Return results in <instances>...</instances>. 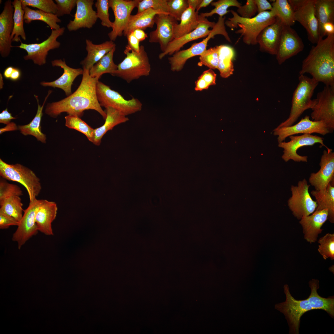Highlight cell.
Masks as SVG:
<instances>
[{"instance_id":"cell-1","label":"cell","mask_w":334,"mask_h":334,"mask_svg":"<svg viewBox=\"0 0 334 334\" xmlns=\"http://www.w3.org/2000/svg\"><path fill=\"white\" fill-rule=\"evenodd\" d=\"M83 69L81 82L77 90L61 101L48 104L45 110L46 114L55 118L65 112L68 115L80 117L85 110L93 109L105 119L106 113L100 106L96 95V86L99 79L90 76L89 70Z\"/></svg>"},{"instance_id":"cell-2","label":"cell","mask_w":334,"mask_h":334,"mask_svg":"<svg viewBox=\"0 0 334 334\" xmlns=\"http://www.w3.org/2000/svg\"><path fill=\"white\" fill-rule=\"evenodd\" d=\"M311 293L306 299L297 300L291 295L288 285L284 286L285 301L277 304L276 309L285 316L289 328V333L298 334L300 319L306 312L313 310L320 309L326 311L332 318L334 317V296L324 298L317 292L319 281L312 279L309 282Z\"/></svg>"},{"instance_id":"cell-3","label":"cell","mask_w":334,"mask_h":334,"mask_svg":"<svg viewBox=\"0 0 334 334\" xmlns=\"http://www.w3.org/2000/svg\"><path fill=\"white\" fill-rule=\"evenodd\" d=\"M310 74L325 86L334 87V34L320 38L302 61L299 75Z\"/></svg>"},{"instance_id":"cell-4","label":"cell","mask_w":334,"mask_h":334,"mask_svg":"<svg viewBox=\"0 0 334 334\" xmlns=\"http://www.w3.org/2000/svg\"><path fill=\"white\" fill-rule=\"evenodd\" d=\"M230 11L233 16L225 21V25L231 28L239 27L240 29L236 30L235 33L240 34L244 43L249 45L257 44V38L259 34L264 28L274 22L276 18L272 10L258 14L249 19L240 17L233 10Z\"/></svg>"},{"instance_id":"cell-5","label":"cell","mask_w":334,"mask_h":334,"mask_svg":"<svg viewBox=\"0 0 334 334\" xmlns=\"http://www.w3.org/2000/svg\"><path fill=\"white\" fill-rule=\"evenodd\" d=\"M126 56L118 65V68L111 75L120 77L130 83L142 76L149 75L151 66L143 45L140 46L137 52L127 45L124 51Z\"/></svg>"},{"instance_id":"cell-6","label":"cell","mask_w":334,"mask_h":334,"mask_svg":"<svg viewBox=\"0 0 334 334\" xmlns=\"http://www.w3.org/2000/svg\"><path fill=\"white\" fill-rule=\"evenodd\" d=\"M299 82L293 95L291 107L288 118L277 128L292 126L306 110L312 109L315 102L312 97L319 82L313 78L299 75Z\"/></svg>"},{"instance_id":"cell-7","label":"cell","mask_w":334,"mask_h":334,"mask_svg":"<svg viewBox=\"0 0 334 334\" xmlns=\"http://www.w3.org/2000/svg\"><path fill=\"white\" fill-rule=\"evenodd\" d=\"M0 175L4 179L17 182L24 186L30 202L36 199L41 191L39 178L32 170L20 164H8L0 158Z\"/></svg>"},{"instance_id":"cell-8","label":"cell","mask_w":334,"mask_h":334,"mask_svg":"<svg viewBox=\"0 0 334 334\" xmlns=\"http://www.w3.org/2000/svg\"><path fill=\"white\" fill-rule=\"evenodd\" d=\"M225 17H219L217 22L209 34L201 41L192 44L189 48L179 50L175 53L173 56L168 58L170 69L173 71H178L183 67L187 60L192 57L201 55L206 49L207 44L211 38L218 34L222 35L229 42L231 40L227 32L225 26Z\"/></svg>"},{"instance_id":"cell-9","label":"cell","mask_w":334,"mask_h":334,"mask_svg":"<svg viewBox=\"0 0 334 334\" xmlns=\"http://www.w3.org/2000/svg\"><path fill=\"white\" fill-rule=\"evenodd\" d=\"M96 91L97 100L101 107L112 108L126 116L142 109V104L138 99L133 97L126 100L118 92L99 80L96 83Z\"/></svg>"},{"instance_id":"cell-10","label":"cell","mask_w":334,"mask_h":334,"mask_svg":"<svg viewBox=\"0 0 334 334\" xmlns=\"http://www.w3.org/2000/svg\"><path fill=\"white\" fill-rule=\"evenodd\" d=\"M294 13L295 21L299 22L306 29L308 38L316 44L319 38V24L314 9V0H288Z\"/></svg>"},{"instance_id":"cell-11","label":"cell","mask_w":334,"mask_h":334,"mask_svg":"<svg viewBox=\"0 0 334 334\" xmlns=\"http://www.w3.org/2000/svg\"><path fill=\"white\" fill-rule=\"evenodd\" d=\"M310 186L304 178L299 181L297 186H291L292 196L288 200V206L298 220L312 214L317 207L316 202L312 199L309 194Z\"/></svg>"},{"instance_id":"cell-12","label":"cell","mask_w":334,"mask_h":334,"mask_svg":"<svg viewBox=\"0 0 334 334\" xmlns=\"http://www.w3.org/2000/svg\"><path fill=\"white\" fill-rule=\"evenodd\" d=\"M311 109L312 120L322 121L326 126L329 133L334 130V87L325 86L318 93Z\"/></svg>"},{"instance_id":"cell-13","label":"cell","mask_w":334,"mask_h":334,"mask_svg":"<svg viewBox=\"0 0 334 334\" xmlns=\"http://www.w3.org/2000/svg\"><path fill=\"white\" fill-rule=\"evenodd\" d=\"M65 30L64 27L57 30H52L48 38L41 43L26 44L21 42L19 46L16 47L27 52V55L24 57L25 60H31L34 64L42 65L46 63L48 52L60 46L61 43L57 41V39L63 34Z\"/></svg>"},{"instance_id":"cell-14","label":"cell","mask_w":334,"mask_h":334,"mask_svg":"<svg viewBox=\"0 0 334 334\" xmlns=\"http://www.w3.org/2000/svg\"><path fill=\"white\" fill-rule=\"evenodd\" d=\"M289 137L290 139L289 141H283L278 144V146L284 149L282 158L285 162L290 160L295 162H307V156H302L297 152L298 150L302 147L312 146L315 143H319L322 146L326 147L327 150H332L324 144L323 138L316 135L304 134L299 136L293 135Z\"/></svg>"},{"instance_id":"cell-15","label":"cell","mask_w":334,"mask_h":334,"mask_svg":"<svg viewBox=\"0 0 334 334\" xmlns=\"http://www.w3.org/2000/svg\"><path fill=\"white\" fill-rule=\"evenodd\" d=\"M43 201V199H36L30 202L28 207L24 211L22 218L12 237V240L17 242L19 249L39 231L35 218L36 212Z\"/></svg>"},{"instance_id":"cell-16","label":"cell","mask_w":334,"mask_h":334,"mask_svg":"<svg viewBox=\"0 0 334 334\" xmlns=\"http://www.w3.org/2000/svg\"><path fill=\"white\" fill-rule=\"evenodd\" d=\"M139 0H109V7L112 10L115 19L112 31L108 35L113 41L118 36L123 35V32L127 25L131 13L137 7Z\"/></svg>"},{"instance_id":"cell-17","label":"cell","mask_w":334,"mask_h":334,"mask_svg":"<svg viewBox=\"0 0 334 334\" xmlns=\"http://www.w3.org/2000/svg\"><path fill=\"white\" fill-rule=\"evenodd\" d=\"M313 133L324 135L329 132L323 122L311 120L310 116L306 115L294 125L276 128L274 130V134L278 136V141L279 143L291 135L298 134H311Z\"/></svg>"},{"instance_id":"cell-18","label":"cell","mask_w":334,"mask_h":334,"mask_svg":"<svg viewBox=\"0 0 334 334\" xmlns=\"http://www.w3.org/2000/svg\"><path fill=\"white\" fill-rule=\"evenodd\" d=\"M304 47L303 42L296 32L291 26L284 25L276 55L278 63L281 65L302 51Z\"/></svg>"},{"instance_id":"cell-19","label":"cell","mask_w":334,"mask_h":334,"mask_svg":"<svg viewBox=\"0 0 334 334\" xmlns=\"http://www.w3.org/2000/svg\"><path fill=\"white\" fill-rule=\"evenodd\" d=\"M154 22L156 28L150 32L149 41L159 43L161 49L163 52L169 43L174 39L173 27L178 23L172 16L164 13L156 15Z\"/></svg>"},{"instance_id":"cell-20","label":"cell","mask_w":334,"mask_h":334,"mask_svg":"<svg viewBox=\"0 0 334 334\" xmlns=\"http://www.w3.org/2000/svg\"><path fill=\"white\" fill-rule=\"evenodd\" d=\"M199 23L197 27L193 31L180 38L174 39L168 45L165 50L160 53L159 56L162 59L167 55H171L180 50V49L187 43L200 38L206 37L210 33L216 23L211 22L199 15Z\"/></svg>"},{"instance_id":"cell-21","label":"cell","mask_w":334,"mask_h":334,"mask_svg":"<svg viewBox=\"0 0 334 334\" xmlns=\"http://www.w3.org/2000/svg\"><path fill=\"white\" fill-rule=\"evenodd\" d=\"M319 165V170L311 173L309 178L310 183L317 191L326 189L334 180V153L332 149L323 151Z\"/></svg>"},{"instance_id":"cell-22","label":"cell","mask_w":334,"mask_h":334,"mask_svg":"<svg viewBox=\"0 0 334 334\" xmlns=\"http://www.w3.org/2000/svg\"><path fill=\"white\" fill-rule=\"evenodd\" d=\"M12 3L10 0L6 1L0 14V53L3 57L9 55L12 47L11 36L14 27V12Z\"/></svg>"},{"instance_id":"cell-23","label":"cell","mask_w":334,"mask_h":334,"mask_svg":"<svg viewBox=\"0 0 334 334\" xmlns=\"http://www.w3.org/2000/svg\"><path fill=\"white\" fill-rule=\"evenodd\" d=\"M93 0H77L76 10L73 20H70L67 25L70 32L80 28H91L98 19L96 12L93 9Z\"/></svg>"},{"instance_id":"cell-24","label":"cell","mask_w":334,"mask_h":334,"mask_svg":"<svg viewBox=\"0 0 334 334\" xmlns=\"http://www.w3.org/2000/svg\"><path fill=\"white\" fill-rule=\"evenodd\" d=\"M284 24L277 16L275 21L264 28L257 38L260 50L272 55L276 54Z\"/></svg>"},{"instance_id":"cell-25","label":"cell","mask_w":334,"mask_h":334,"mask_svg":"<svg viewBox=\"0 0 334 334\" xmlns=\"http://www.w3.org/2000/svg\"><path fill=\"white\" fill-rule=\"evenodd\" d=\"M53 66L60 67L63 70L62 75L57 79L50 82H42L41 84L43 86L57 88L63 90L67 96L72 94L71 86L75 79L83 74V69L81 68H74L67 66L64 59H56L51 62Z\"/></svg>"},{"instance_id":"cell-26","label":"cell","mask_w":334,"mask_h":334,"mask_svg":"<svg viewBox=\"0 0 334 334\" xmlns=\"http://www.w3.org/2000/svg\"><path fill=\"white\" fill-rule=\"evenodd\" d=\"M312 214L302 217L299 221L303 229L304 238L310 243L317 241L318 234L323 230L322 226L328 219L327 209L315 210Z\"/></svg>"},{"instance_id":"cell-27","label":"cell","mask_w":334,"mask_h":334,"mask_svg":"<svg viewBox=\"0 0 334 334\" xmlns=\"http://www.w3.org/2000/svg\"><path fill=\"white\" fill-rule=\"evenodd\" d=\"M57 210L55 203L43 199L35 218L39 231L47 235H53L51 224L56 217Z\"/></svg>"},{"instance_id":"cell-28","label":"cell","mask_w":334,"mask_h":334,"mask_svg":"<svg viewBox=\"0 0 334 334\" xmlns=\"http://www.w3.org/2000/svg\"><path fill=\"white\" fill-rule=\"evenodd\" d=\"M85 42L87 54L80 64L82 65L83 69L88 70L116 46L113 41L111 40L95 44L91 41L86 39Z\"/></svg>"},{"instance_id":"cell-29","label":"cell","mask_w":334,"mask_h":334,"mask_svg":"<svg viewBox=\"0 0 334 334\" xmlns=\"http://www.w3.org/2000/svg\"><path fill=\"white\" fill-rule=\"evenodd\" d=\"M161 13L165 14L160 11L149 9L135 15H131L123 35L126 37L136 29L144 30L147 28H152L155 24V16Z\"/></svg>"},{"instance_id":"cell-30","label":"cell","mask_w":334,"mask_h":334,"mask_svg":"<svg viewBox=\"0 0 334 334\" xmlns=\"http://www.w3.org/2000/svg\"><path fill=\"white\" fill-rule=\"evenodd\" d=\"M106 109L107 116L104 123L101 126L94 129L93 143L96 146L100 144L102 138L107 131L129 120L127 117L114 109L108 107Z\"/></svg>"},{"instance_id":"cell-31","label":"cell","mask_w":334,"mask_h":334,"mask_svg":"<svg viewBox=\"0 0 334 334\" xmlns=\"http://www.w3.org/2000/svg\"><path fill=\"white\" fill-rule=\"evenodd\" d=\"M334 182L328 184L324 190H312L311 194L316 199L317 206L315 210L327 209L328 219L331 223H334Z\"/></svg>"},{"instance_id":"cell-32","label":"cell","mask_w":334,"mask_h":334,"mask_svg":"<svg viewBox=\"0 0 334 334\" xmlns=\"http://www.w3.org/2000/svg\"><path fill=\"white\" fill-rule=\"evenodd\" d=\"M179 24L175 25L173 27L174 39L180 38L194 30L199 23L198 12L189 6L182 14Z\"/></svg>"},{"instance_id":"cell-33","label":"cell","mask_w":334,"mask_h":334,"mask_svg":"<svg viewBox=\"0 0 334 334\" xmlns=\"http://www.w3.org/2000/svg\"><path fill=\"white\" fill-rule=\"evenodd\" d=\"M314 6L319 24V39L323 38L324 24L327 22L334 24V0H314Z\"/></svg>"},{"instance_id":"cell-34","label":"cell","mask_w":334,"mask_h":334,"mask_svg":"<svg viewBox=\"0 0 334 334\" xmlns=\"http://www.w3.org/2000/svg\"><path fill=\"white\" fill-rule=\"evenodd\" d=\"M51 92V90L48 91V94L42 106L39 105V104L37 96L35 95L38 104L36 114L29 124L19 126H18V129L22 134L24 135H32L36 138L38 141H40L43 143H46V135L42 132L41 126V122L43 115L42 110L45 103Z\"/></svg>"},{"instance_id":"cell-35","label":"cell","mask_w":334,"mask_h":334,"mask_svg":"<svg viewBox=\"0 0 334 334\" xmlns=\"http://www.w3.org/2000/svg\"><path fill=\"white\" fill-rule=\"evenodd\" d=\"M24 11V20L25 23L29 24L32 21L38 20L44 22L52 30H57L61 27L58 23L61 20L56 14L48 13L40 10L32 9L28 6L23 9Z\"/></svg>"},{"instance_id":"cell-36","label":"cell","mask_w":334,"mask_h":334,"mask_svg":"<svg viewBox=\"0 0 334 334\" xmlns=\"http://www.w3.org/2000/svg\"><path fill=\"white\" fill-rule=\"evenodd\" d=\"M219 62L217 69L221 76L227 78L233 74L234 71L233 60L234 56V50L226 45L218 46Z\"/></svg>"},{"instance_id":"cell-37","label":"cell","mask_w":334,"mask_h":334,"mask_svg":"<svg viewBox=\"0 0 334 334\" xmlns=\"http://www.w3.org/2000/svg\"><path fill=\"white\" fill-rule=\"evenodd\" d=\"M116 48V46L114 47L90 69L89 74L91 77L99 79L103 74H111L117 70L118 65L114 63L113 59Z\"/></svg>"},{"instance_id":"cell-38","label":"cell","mask_w":334,"mask_h":334,"mask_svg":"<svg viewBox=\"0 0 334 334\" xmlns=\"http://www.w3.org/2000/svg\"><path fill=\"white\" fill-rule=\"evenodd\" d=\"M12 3L14 8V27L11 36L12 41L18 42L20 41L19 36L25 40L26 37L24 27V11L21 2L20 0H14Z\"/></svg>"},{"instance_id":"cell-39","label":"cell","mask_w":334,"mask_h":334,"mask_svg":"<svg viewBox=\"0 0 334 334\" xmlns=\"http://www.w3.org/2000/svg\"><path fill=\"white\" fill-rule=\"evenodd\" d=\"M0 213L11 217L20 222L23 217V204L20 196H12L0 202Z\"/></svg>"},{"instance_id":"cell-40","label":"cell","mask_w":334,"mask_h":334,"mask_svg":"<svg viewBox=\"0 0 334 334\" xmlns=\"http://www.w3.org/2000/svg\"><path fill=\"white\" fill-rule=\"evenodd\" d=\"M272 10L286 26H291L295 22L293 9L287 0H276L271 4Z\"/></svg>"},{"instance_id":"cell-41","label":"cell","mask_w":334,"mask_h":334,"mask_svg":"<svg viewBox=\"0 0 334 334\" xmlns=\"http://www.w3.org/2000/svg\"><path fill=\"white\" fill-rule=\"evenodd\" d=\"M65 126L66 127L76 130L84 134L89 141L93 143L94 129L77 116L68 115L65 116Z\"/></svg>"},{"instance_id":"cell-42","label":"cell","mask_w":334,"mask_h":334,"mask_svg":"<svg viewBox=\"0 0 334 334\" xmlns=\"http://www.w3.org/2000/svg\"><path fill=\"white\" fill-rule=\"evenodd\" d=\"M211 4L215 6V8L210 12L200 13L199 15L201 16L206 18L217 14L219 17H223L229 12L227 9L229 7L235 6L238 8L242 5L237 0H219L216 2L213 1Z\"/></svg>"},{"instance_id":"cell-43","label":"cell","mask_w":334,"mask_h":334,"mask_svg":"<svg viewBox=\"0 0 334 334\" xmlns=\"http://www.w3.org/2000/svg\"><path fill=\"white\" fill-rule=\"evenodd\" d=\"M318 251L324 259L329 258L334 259V233H328L320 238Z\"/></svg>"},{"instance_id":"cell-44","label":"cell","mask_w":334,"mask_h":334,"mask_svg":"<svg viewBox=\"0 0 334 334\" xmlns=\"http://www.w3.org/2000/svg\"><path fill=\"white\" fill-rule=\"evenodd\" d=\"M199 59L198 66L204 65L212 69H217L219 62L218 46L206 49L200 55Z\"/></svg>"},{"instance_id":"cell-45","label":"cell","mask_w":334,"mask_h":334,"mask_svg":"<svg viewBox=\"0 0 334 334\" xmlns=\"http://www.w3.org/2000/svg\"><path fill=\"white\" fill-rule=\"evenodd\" d=\"M22 8L30 6L45 12L56 14V4L52 0H20Z\"/></svg>"},{"instance_id":"cell-46","label":"cell","mask_w":334,"mask_h":334,"mask_svg":"<svg viewBox=\"0 0 334 334\" xmlns=\"http://www.w3.org/2000/svg\"><path fill=\"white\" fill-rule=\"evenodd\" d=\"M167 2L168 0H139L137 14L151 9L169 14Z\"/></svg>"},{"instance_id":"cell-47","label":"cell","mask_w":334,"mask_h":334,"mask_svg":"<svg viewBox=\"0 0 334 334\" xmlns=\"http://www.w3.org/2000/svg\"><path fill=\"white\" fill-rule=\"evenodd\" d=\"M95 6L96 9L97 17L101 21V25L112 28L113 24L109 19V0H97L95 3Z\"/></svg>"},{"instance_id":"cell-48","label":"cell","mask_w":334,"mask_h":334,"mask_svg":"<svg viewBox=\"0 0 334 334\" xmlns=\"http://www.w3.org/2000/svg\"><path fill=\"white\" fill-rule=\"evenodd\" d=\"M169 15L180 21L183 13L189 7L187 0H168Z\"/></svg>"},{"instance_id":"cell-49","label":"cell","mask_w":334,"mask_h":334,"mask_svg":"<svg viewBox=\"0 0 334 334\" xmlns=\"http://www.w3.org/2000/svg\"><path fill=\"white\" fill-rule=\"evenodd\" d=\"M22 195V191L17 185L0 180V202L9 197L12 196H20Z\"/></svg>"},{"instance_id":"cell-50","label":"cell","mask_w":334,"mask_h":334,"mask_svg":"<svg viewBox=\"0 0 334 334\" xmlns=\"http://www.w3.org/2000/svg\"><path fill=\"white\" fill-rule=\"evenodd\" d=\"M237 13L240 17L244 18L254 17L257 13L255 0H247L245 5L238 8Z\"/></svg>"},{"instance_id":"cell-51","label":"cell","mask_w":334,"mask_h":334,"mask_svg":"<svg viewBox=\"0 0 334 334\" xmlns=\"http://www.w3.org/2000/svg\"><path fill=\"white\" fill-rule=\"evenodd\" d=\"M57 6L56 15L58 17L70 14L76 5L77 0H55Z\"/></svg>"},{"instance_id":"cell-52","label":"cell","mask_w":334,"mask_h":334,"mask_svg":"<svg viewBox=\"0 0 334 334\" xmlns=\"http://www.w3.org/2000/svg\"><path fill=\"white\" fill-rule=\"evenodd\" d=\"M19 222L13 218L0 213V229H5L11 225L18 226Z\"/></svg>"},{"instance_id":"cell-53","label":"cell","mask_w":334,"mask_h":334,"mask_svg":"<svg viewBox=\"0 0 334 334\" xmlns=\"http://www.w3.org/2000/svg\"><path fill=\"white\" fill-rule=\"evenodd\" d=\"M216 74L212 69H209L204 71L200 77L203 79L210 86L216 84Z\"/></svg>"},{"instance_id":"cell-54","label":"cell","mask_w":334,"mask_h":334,"mask_svg":"<svg viewBox=\"0 0 334 334\" xmlns=\"http://www.w3.org/2000/svg\"><path fill=\"white\" fill-rule=\"evenodd\" d=\"M255 2L258 14L267 11L268 10L271 11L272 10L271 4L267 0H255Z\"/></svg>"},{"instance_id":"cell-55","label":"cell","mask_w":334,"mask_h":334,"mask_svg":"<svg viewBox=\"0 0 334 334\" xmlns=\"http://www.w3.org/2000/svg\"><path fill=\"white\" fill-rule=\"evenodd\" d=\"M127 45L133 50L137 52L140 51L139 42L134 35L133 33L129 34L126 36Z\"/></svg>"},{"instance_id":"cell-56","label":"cell","mask_w":334,"mask_h":334,"mask_svg":"<svg viewBox=\"0 0 334 334\" xmlns=\"http://www.w3.org/2000/svg\"><path fill=\"white\" fill-rule=\"evenodd\" d=\"M16 118L13 117L11 114L9 112L7 109L3 110L0 113V122L7 125L10 123L12 119H16Z\"/></svg>"},{"instance_id":"cell-57","label":"cell","mask_w":334,"mask_h":334,"mask_svg":"<svg viewBox=\"0 0 334 334\" xmlns=\"http://www.w3.org/2000/svg\"><path fill=\"white\" fill-rule=\"evenodd\" d=\"M209 86L203 79L199 77L195 82V90L196 91H202L208 88Z\"/></svg>"},{"instance_id":"cell-58","label":"cell","mask_w":334,"mask_h":334,"mask_svg":"<svg viewBox=\"0 0 334 334\" xmlns=\"http://www.w3.org/2000/svg\"><path fill=\"white\" fill-rule=\"evenodd\" d=\"M323 29L325 36L334 34V24L327 22L324 24Z\"/></svg>"},{"instance_id":"cell-59","label":"cell","mask_w":334,"mask_h":334,"mask_svg":"<svg viewBox=\"0 0 334 334\" xmlns=\"http://www.w3.org/2000/svg\"><path fill=\"white\" fill-rule=\"evenodd\" d=\"M132 32L139 42L144 41L148 37L147 34L141 29H136Z\"/></svg>"},{"instance_id":"cell-60","label":"cell","mask_w":334,"mask_h":334,"mask_svg":"<svg viewBox=\"0 0 334 334\" xmlns=\"http://www.w3.org/2000/svg\"><path fill=\"white\" fill-rule=\"evenodd\" d=\"M18 128L15 124L13 122H10L3 128H2L0 130V134L5 131H14L18 129Z\"/></svg>"},{"instance_id":"cell-61","label":"cell","mask_w":334,"mask_h":334,"mask_svg":"<svg viewBox=\"0 0 334 334\" xmlns=\"http://www.w3.org/2000/svg\"><path fill=\"white\" fill-rule=\"evenodd\" d=\"M20 76L21 72L20 70L18 68H14L10 79L13 81H16L19 79Z\"/></svg>"},{"instance_id":"cell-62","label":"cell","mask_w":334,"mask_h":334,"mask_svg":"<svg viewBox=\"0 0 334 334\" xmlns=\"http://www.w3.org/2000/svg\"><path fill=\"white\" fill-rule=\"evenodd\" d=\"M213 1L212 0H202L201 2L196 9V11H198L202 8L208 6Z\"/></svg>"},{"instance_id":"cell-63","label":"cell","mask_w":334,"mask_h":334,"mask_svg":"<svg viewBox=\"0 0 334 334\" xmlns=\"http://www.w3.org/2000/svg\"><path fill=\"white\" fill-rule=\"evenodd\" d=\"M202 0H187V2L190 6L195 10L196 8L201 2Z\"/></svg>"},{"instance_id":"cell-64","label":"cell","mask_w":334,"mask_h":334,"mask_svg":"<svg viewBox=\"0 0 334 334\" xmlns=\"http://www.w3.org/2000/svg\"><path fill=\"white\" fill-rule=\"evenodd\" d=\"M14 69V67L11 66L6 68L4 70L3 73L4 77L6 79H10Z\"/></svg>"}]
</instances>
